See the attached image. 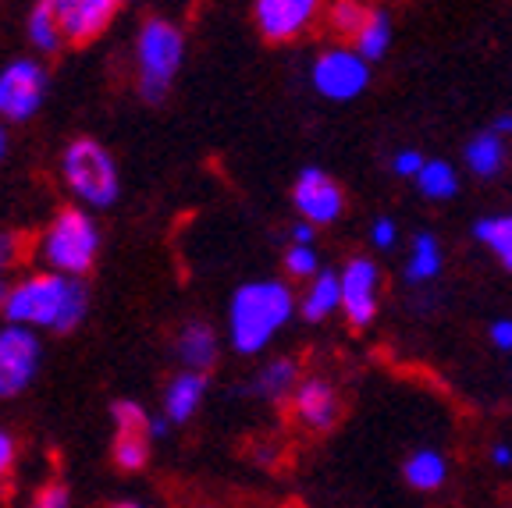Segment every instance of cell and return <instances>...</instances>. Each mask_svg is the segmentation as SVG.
I'll return each instance as SVG.
<instances>
[{
	"mask_svg": "<svg viewBox=\"0 0 512 508\" xmlns=\"http://www.w3.org/2000/svg\"><path fill=\"white\" fill-rule=\"evenodd\" d=\"M4 320L29 331H57L68 334L86 320L89 288L82 278H64L54 270H40L15 281L4 299Z\"/></svg>",
	"mask_w": 512,
	"mask_h": 508,
	"instance_id": "6da1fadb",
	"label": "cell"
},
{
	"mask_svg": "<svg viewBox=\"0 0 512 508\" xmlns=\"http://www.w3.org/2000/svg\"><path fill=\"white\" fill-rule=\"evenodd\" d=\"M296 299L281 281H249L232 295L228 306V338L242 356L267 349L281 324H288Z\"/></svg>",
	"mask_w": 512,
	"mask_h": 508,
	"instance_id": "7a4b0ae2",
	"label": "cell"
},
{
	"mask_svg": "<svg viewBox=\"0 0 512 508\" xmlns=\"http://www.w3.org/2000/svg\"><path fill=\"white\" fill-rule=\"evenodd\" d=\"M61 178L68 185V192L79 199V207L86 210L114 207L121 196L118 164H114L111 150L104 143H96L93 135H79V139L64 146Z\"/></svg>",
	"mask_w": 512,
	"mask_h": 508,
	"instance_id": "3957f363",
	"label": "cell"
},
{
	"mask_svg": "<svg viewBox=\"0 0 512 508\" xmlns=\"http://www.w3.org/2000/svg\"><path fill=\"white\" fill-rule=\"evenodd\" d=\"M100 253V224L86 207H64L40 239V260L64 278H86Z\"/></svg>",
	"mask_w": 512,
	"mask_h": 508,
	"instance_id": "277c9868",
	"label": "cell"
},
{
	"mask_svg": "<svg viewBox=\"0 0 512 508\" xmlns=\"http://www.w3.org/2000/svg\"><path fill=\"white\" fill-rule=\"evenodd\" d=\"M185 61V36L171 18H146L136 36L139 96L146 104H160Z\"/></svg>",
	"mask_w": 512,
	"mask_h": 508,
	"instance_id": "5b68a950",
	"label": "cell"
},
{
	"mask_svg": "<svg viewBox=\"0 0 512 508\" xmlns=\"http://www.w3.org/2000/svg\"><path fill=\"white\" fill-rule=\"evenodd\" d=\"M47 96V68L36 57H18V61L0 68V125H18L40 111Z\"/></svg>",
	"mask_w": 512,
	"mask_h": 508,
	"instance_id": "8992f818",
	"label": "cell"
},
{
	"mask_svg": "<svg viewBox=\"0 0 512 508\" xmlns=\"http://www.w3.org/2000/svg\"><path fill=\"white\" fill-rule=\"evenodd\" d=\"M43 363L40 334L29 327H0V398H15L36 381Z\"/></svg>",
	"mask_w": 512,
	"mask_h": 508,
	"instance_id": "52a82bcc",
	"label": "cell"
},
{
	"mask_svg": "<svg viewBox=\"0 0 512 508\" xmlns=\"http://www.w3.org/2000/svg\"><path fill=\"white\" fill-rule=\"evenodd\" d=\"M367 82H370L367 61L345 47L320 54L317 64H313V86H317V93L328 96V100H352V96H360L367 89Z\"/></svg>",
	"mask_w": 512,
	"mask_h": 508,
	"instance_id": "ba28073f",
	"label": "cell"
},
{
	"mask_svg": "<svg viewBox=\"0 0 512 508\" xmlns=\"http://www.w3.org/2000/svg\"><path fill=\"white\" fill-rule=\"evenodd\" d=\"M118 11V0H57V22H61L64 43L86 47V43L100 40L118 18Z\"/></svg>",
	"mask_w": 512,
	"mask_h": 508,
	"instance_id": "9c48e42d",
	"label": "cell"
},
{
	"mask_svg": "<svg viewBox=\"0 0 512 508\" xmlns=\"http://www.w3.org/2000/svg\"><path fill=\"white\" fill-rule=\"evenodd\" d=\"M292 203H296V210L303 214L306 224H331L338 214H342L345 196L328 171H320V167H306L303 175L296 178Z\"/></svg>",
	"mask_w": 512,
	"mask_h": 508,
	"instance_id": "30bf717a",
	"label": "cell"
},
{
	"mask_svg": "<svg viewBox=\"0 0 512 508\" xmlns=\"http://www.w3.org/2000/svg\"><path fill=\"white\" fill-rule=\"evenodd\" d=\"M342 310L356 331L377 317V263L374 260H356L345 263L342 270Z\"/></svg>",
	"mask_w": 512,
	"mask_h": 508,
	"instance_id": "8fae6325",
	"label": "cell"
},
{
	"mask_svg": "<svg viewBox=\"0 0 512 508\" xmlns=\"http://www.w3.org/2000/svg\"><path fill=\"white\" fill-rule=\"evenodd\" d=\"M317 4L313 0H256L253 18L267 43H288L313 22Z\"/></svg>",
	"mask_w": 512,
	"mask_h": 508,
	"instance_id": "7c38bea8",
	"label": "cell"
},
{
	"mask_svg": "<svg viewBox=\"0 0 512 508\" xmlns=\"http://www.w3.org/2000/svg\"><path fill=\"white\" fill-rule=\"evenodd\" d=\"M292 409H296V420L313 434H328L342 416V402H338L335 388L320 377H306L299 384L296 395H292Z\"/></svg>",
	"mask_w": 512,
	"mask_h": 508,
	"instance_id": "4fadbf2b",
	"label": "cell"
},
{
	"mask_svg": "<svg viewBox=\"0 0 512 508\" xmlns=\"http://www.w3.org/2000/svg\"><path fill=\"white\" fill-rule=\"evenodd\" d=\"M175 352L185 363V370H192V374H207L210 366L217 363V352H221L217 331L207 324V320H189V324L178 331Z\"/></svg>",
	"mask_w": 512,
	"mask_h": 508,
	"instance_id": "5bb4252c",
	"label": "cell"
},
{
	"mask_svg": "<svg viewBox=\"0 0 512 508\" xmlns=\"http://www.w3.org/2000/svg\"><path fill=\"white\" fill-rule=\"evenodd\" d=\"M203 395H207V374H192V370H182L168 381V391H164V416L168 423H185L196 409L203 405Z\"/></svg>",
	"mask_w": 512,
	"mask_h": 508,
	"instance_id": "9a60e30c",
	"label": "cell"
},
{
	"mask_svg": "<svg viewBox=\"0 0 512 508\" xmlns=\"http://www.w3.org/2000/svg\"><path fill=\"white\" fill-rule=\"evenodd\" d=\"M25 36H29L32 50H40V54H57L64 47V32L61 22H57V0L32 4L29 15H25Z\"/></svg>",
	"mask_w": 512,
	"mask_h": 508,
	"instance_id": "2e32d148",
	"label": "cell"
},
{
	"mask_svg": "<svg viewBox=\"0 0 512 508\" xmlns=\"http://www.w3.org/2000/svg\"><path fill=\"white\" fill-rule=\"evenodd\" d=\"M338 306H342V274H335V270H320L317 278L310 281V288H306L303 295V320H310V324H317V320H324L328 313H335Z\"/></svg>",
	"mask_w": 512,
	"mask_h": 508,
	"instance_id": "e0dca14e",
	"label": "cell"
},
{
	"mask_svg": "<svg viewBox=\"0 0 512 508\" xmlns=\"http://www.w3.org/2000/svg\"><path fill=\"white\" fill-rule=\"evenodd\" d=\"M299 363L296 359H278V363L264 366L253 381V395L260 398H271V402H281V398L296 395L299 388Z\"/></svg>",
	"mask_w": 512,
	"mask_h": 508,
	"instance_id": "ac0fdd59",
	"label": "cell"
},
{
	"mask_svg": "<svg viewBox=\"0 0 512 508\" xmlns=\"http://www.w3.org/2000/svg\"><path fill=\"white\" fill-rule=\"evenodd\" d=\"M505 143L498 132H480L473 143H466V164H470L473 175L480 178H495L505 167Z\"/></svg>",
	"mask_w": 512,
	"mask_h": 508,
	"instance_id": "d6986e66",
	"label": "cell"
},
{
	"mask_svg": "<svg viewBox=\"0 0 512 508\" xmlns=\"http://www.w3.org/2000/svg\"><path fill=\"white\" fill-rule=\"evenodd\" d=\"M445 459H441L434 448H420V452H413L406 459V466H402V477H406L409 487H416V491H434V487L445 484Z\"/></svg>",
	"mask_w": 512,
	"mask_h": 508,
	"instance_id": "ffe728a7",
	"label": "cell"
},
{
	"mask_svg": "<svg viewBox=\"0 0 512 508\" xmlns=\"http://www.w3.org/2000/svg\"><path fill=\"white\" fill-rule=\"evenodd\" d=\"M388 43H392V22H388V11L374 8L370 11V22L363 25V32L356 36V54H360L363 61H377V57H384Z\"/></svg>",
	"mask_w": 512,
	"mask_h": 508,
	"instance_id": "44dd1931",
	"label": "cell"
},
{
	"mask_svg": "<svg viewBox=\"0 0 512 508\" xmlns=\"http://www.w3.org/2000/svg\"><path fill=\"white\" fill-rule=\"evenodd\" d=\"M150 434H114L111 441V459L125 473H136L150 462Z\"/></svg>",
	"mask_w": 512,
	"mask_h": 508,
	"instance_id": "7402d4cb",
	"label": "cell"
},
{
	"mask_svg": "<svg viewBox=\"0 0 512 508\" xmlns=\"http://www.w3.org/2000/svg\"><path fill=\"white\" fill-rule=\"evenodd\" d=\"M438 270H441L438 239H434V235H416V242H413V260L406 263V281L420 285V281L434 278Z\"/></svg>",
	"mask_w": 512,
	"mask_h": 508,
	"instance_id": "603a6c76",
	"label": "cell"
},
{
	"mask_svg": "<svg viewBox=\"0 0 512 508\" xmlns=\"http://www.w3.org/2000/svg\"><path fill=\"white\" fill-rule=\"evenodd\" d=\"M370 11L367 4H356V0H338V4H331L328 8V25L338 32V36H345V40H356L363 32V25L370 22Z\"/></svg>",
	"mask_w": 512,
	"mask_h": 508,
	"instance_id": "cb8c5ba5",
	"label": "cell"
},
{
	"mask_svg": "<svg viewBox=\"0 0 512 508\" xmlns=\"http://www.w3.org/2000/svg\"><path fill=\"white\" fill-rule=\"evenodd\" d=\"M416 182H420V192H424L427 199H448V196H456V189H459L456 171H452V164H445V160H427L424 171L416 175Z\"/></svg>",
	"mask_w": 512,
	"mask_h": 508,
	"instance_id": "d4e9b609",
	"label": "cell"
},
{
	"mask_svg": "<svg viewBox=\"0 0 512 508\" xmlns=\"http://www.w3.org/2000/svg\"><path fill=\"white\" fill-rule=\"evenodd\" d=\"M477 239L488 242L505 270H512V217H484L477 221Z\"/></svg>",
	"mask_w": 512,
	"mask_h": 508,
	"instance_id": "484cf974",
	"label": "cell"
},
{
	"mask_svg": "<svg viewBox=\"0 0 512 508\" xmlns=\"http://www.w3.org/2000/svg\"><path fill=\"white\" fill-rule=\"evenodd\" d=\"M111 420H114V427H118V434H150L153 416H146L143 405L132 402V398H118V402L111 405Z\"/></svg>",
	"mask_w": 512,
	"mask_h": 508,
	"instance_id": "4316f807",
	"label": "cell"
},
{
	"mask_svg": "<svg viewBox=\"0 0 512 508\" xmlns=\"http://www.w3.org/2000/svg\"><path fill=\"white\" fill-rule=\"evenodd\" d=\"M285 270L292 278H313L317 274V256L310 246H288L285 249Z\"/></svg>",
	"mask_w": 512,
	"mask_h": 508,
	"instance_id": "83f0119b",
	"label": "cell"
},
{
	"mask_svg": "<svg viewBox=\"0 0 512 508\" xmlns=\"http://www.w3.org/2000/svg\"><path fill=\"white\" fill-rule=\"evenodd\" d=\"M22 256H25L22 235H15V231H0V281H4L8 270H15L18 263H22Z\"/></svg>",
	"mask_w": 512,
	"mask_h": 508,
	"instance_id": "f1b7e54d",
	"label": "cell"
},
{
	"mask_svg": "<svg viewBox=\"0 0 512 508\" xmlns=\"http://www.w3.org/2000/svg\"><path fill=\"white\" fill-rule=\"evenodd\" d=\"M72 505V494L64 484H47L36 498H32L29 508H68Z\"/></svg>",
	"mask_w": 512,
	"mask_h": 508,
	"instance_id": "f546056e",
	"label": "cell"
},
{
	"mask_svg": "<svg viewBox=\"0 0 512 508\" xmlns=\"http://www.w3.org/2000/svg\"><path fill=\"white\" fill-rule=\"evenodd\" d=\"M15 452H18L15 437H11L8 430H0V480L8 477V469L15 466Z\"/></svg>",
	"mask_w": 512,
	"mask_h": 508,
	"instance_id": "4dcf8cb0",
	"label": "cell"
},
{
	"mask_svg": "<svg viewBox=\"0 0 512 508\" xmlns=\"http://www.w3.org/2000/svg\"><path fill=\"white\" fill-rule=\"evenodd\" d=\"M424 164H427V160L420 157V153H413V150H406V153H399V157H395V171H399V175H420V171H424Z\"/></svg>",
	"mask_w": 512,
	"mask_h": 508,
	"instance_id": "1f68e13d",
	"label": "cell"
},
{
	"mask_svg": "<svg viewBox=\"0 0 512 508\" xmlns=\"http://www.w3.org/2000/svg\"><path fill=\"white\" fill-rule=\"evenodd\" d=\"M374 246H377V249L395 246V221H388V217H381V221L374 224Z\"/></svg>",
	"mask_w": 512,
	"mask_h": 508,
	"instance_id": "d6a6232c",
	"label": "cell"
},
{
	"mask_svg": "<svg viewBox=\"0 0 512 508\" xmlns=\"http://www.w3.org/2000/svg\"><path fill=\"white\" fill-rule=\"evenodd\" d=\"M491 342L505 352L512 349V320H498V324H491Z\"/></svg>",
	"mask_w": 512,
	"mask_h": 508,
	"instance_id": "836d02e7",
	"label": "cell"
},
{
	"mask_svg": "<svg viewBox=\"0 0 512 508\" xmlns=\"http://www.w3.org/2000/svg\"><path fill=\"white\" fill-rule=\"evenodd\" d=\"M292 239H296V246H313V224H296L292 228Z\"/></svg>",
	"mask_w": 512,
	"mask_h": 508,
	"instance_id": "e575fe53",
	"label": "cell"
},
{
	"mask_svg": "<svg viewBox=\"0 0 512 508\" xmlns=\"http://www.w3.org/2000/svg\"><path fill=\"white\" fill-rule=\"evenodd\" d=\"M168 434V416H157V420H150V441L153 437H164Z\"/></svg>",
	"mask_w": 512,
	"mask_h": 508,
	"instance_id": "d590c367",
	"label": "cell"
},
{
	"mask_svg": "<svg viewBox=\"0 0 512 508\" xmlns=\"http://www.w3.org/2000/svg\"><path fill=\"white\" fill-rule=\"evenodd\" d=\"M491 459H495L498 466H512V448H509V445H498V448H495V455H491Z\"/></svg>",
	"mask_w": 512,
	"mask_h": 508,
	"instance_id": "8d00e7d4",
	"label": "cell"
},
{
	"mask_svg": "<svg viewBox=\"0 0 512 508\" xmlns=\"http://www.w3.org/2000/svg\"><path fill=\"white\" fill-rule=\"evenodd\" d=\"M491 132H498V135H512V114H502V118L495 121V128Z\"/></svg>",
	"mask_w": 512,
	"mask_h": 508,
	"instance_id": "74e56055",
	"label": "cell"
},
{
	"mask_svg": "<svg viewBox=\"0 0 512 508\" xmlns=\"http://www.w3.org/2000/svg\"><path fill=\"white\" fill-rule=\"evenodd\" d=\"M4 157H8V128L0 125V164H4Z\"/></svg>",
	"mask_w": 512,
	"mask_h": 508,
	"instance_id": "f35d334b",
	"label": "cell"
},
{
	"mask_svg": "<svg viewBox=\"0 0 512 508\" xmlns=\"http://www.w3.org/2000/svg\"><path fill=\"white\" fill-rule=\"evenodd\" d=\"M4 299H8V285L0 281V310H4Z\"/></svg>",
	"mask_w": 512,
	"mask_h": 508,
	"instance_id": "ab89813d",
	"label": "cell"
},
{
	"mask_svg": "<svg viewBox=\"0 0 512 508\" xmlns=\"http://www.w3.org/2000/svg\"><path fill=\"white\" fill-rule=\"evenodd\" d=\"M111 508H143V505H136V501H118V505H111Z\"/></svg>",
	"mask_w": 512,
	"mask_h": 508,
	"instance_id": "60d3db41",
	"label": "cell"
}]
</instances>
